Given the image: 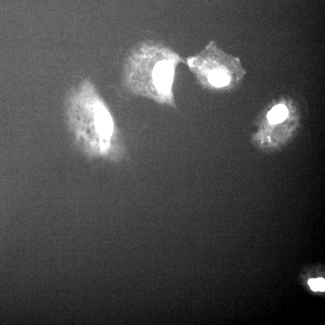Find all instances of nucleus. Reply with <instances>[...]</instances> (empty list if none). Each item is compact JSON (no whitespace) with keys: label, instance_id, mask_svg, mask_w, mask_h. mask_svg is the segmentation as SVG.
<instances>
[{"label":"nucleus","instance_id":"7ed1b4c3","mask_svg":"<svg viewBox=\"0 0 325 325\" xmlns=\"http://www.w3.org/2000/svg\"><path fill=\"white\" fill-rule=\"evenodd\" d=\"M288 110L285 106L277 105L268 114V119L271 124H278L283 122L288 116Z\"/></svg>","mask_w":325,"mask_h":325},{"label":"nucleus","instance_id":"f257e3e1","mask_svg":"<svg viewBox=\"0 0 325 325\" xmlns=\"http://www.w3.org/2000/svg\"><path fill=\"white\" fill-rule=\"evenodd\" d=\"M68 128L77 148L89 159L118 162L126 154L121 134L108 107L90 82L71 90L66 106Z\"/></svg>","mask_w":325,"mask_h":325},{"label":"nucleus","instance_id":"423d86ee","mask_svg":"<svg viewBox=\"0 0 325 325\" xmlns=\"http://www.w3.org/2000/svg\"><path fill=\"white\" fill-rule=\"evenodd\" d=\"M318 281V290L321 291H325V279L324 278L317 279Z\"/></svg>","mask_w":325,"mask_h":325},{"label":"nucleus","instance_id":"f03ea898","mask_svg":"<svg viewBox=\"0 0 325 325\" xmlns=\"http://www.w3.org/2000/svg\"><path fill=\"white\" fill-rule=\"evenodd\" d=\"M174 68L171 63L161 62L153 71V83L156 97L162 102L172 101L171 88L173 83Z\"/></svg>","mask_w":325,"mask_h":325},{"label":"nucleus","instance_id":"39448f33","mask_svg":"<svg viewBox=\"0 0 325 325\" xmlns=\"http://www.w3.org/2000/svg\"><path fill=\"white\" fill-rule=\"evenodd\" d=\"M308 284L312 290L314 291H319L318 290V281L317 279H311L308 281Z\"/></svg>","mask_w":325,"mask_h":325},{"label":"nucleus","instance_id":"20e7f679","mask_svg":"<svg viewBox=\"0 0 325 325\" xmlns=\"http://www.w3.org/2000/svg\"><path fill=\"white\" fill-rule=\"evenodd\" d=\"M209 82L215 87L220 88L227 86L230 83V78L224 72L220 70L212 71L209 75Z\"/></svg>","mask_w":325,"mask_h":325}]
</instances>
